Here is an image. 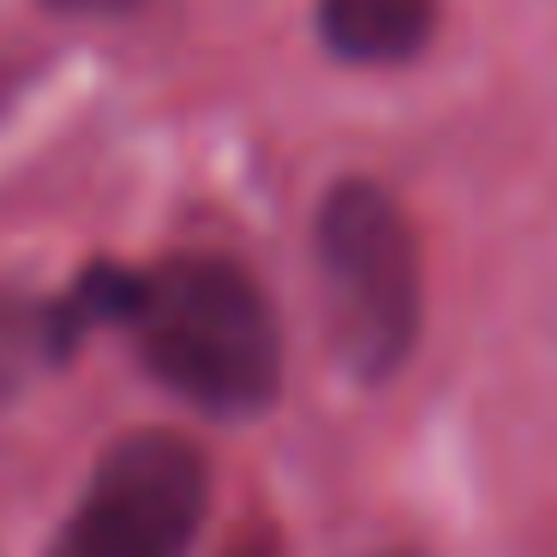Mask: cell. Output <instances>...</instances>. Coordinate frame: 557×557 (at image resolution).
I'll return each instance as SVG.
<instances>
[{
  "mask_svg": "<svg viewBox=\"0 0 557 557\" xmlns=\"http://www.w3.org/2000/svg\"><path fill=\"white\" fill-rule=\"evenodd\" d=\"M372 557H425V552H408V545H396V552H372Z\"/></svg>",
  "mask_w": 557,
  "mask_h": 557,
  "instance_id": "cell-8",
  "label": "cell"
},
{
  "mask_svg": "<svg viewBox=\"0 0 557 557\" xmlns=\"http://www.w3.org/2000/svg\"><path fill=\"white\" fill-rule=\"evenodd\" d=\"M324 330L342 372L389 384L420 348L425 270L413 222L377 181H336L312 216Z\"/></svg>",
  "mask_w": 557,
  "mask_h": 557,
  "instance_id": "cell-2",
  "label": "cell"
},
{
  "mask_svg": "<svg viewBox=\"0 0 557 557\" xmlns=\"http://www.w3.org/2000/svg\"><path fill=\"white\" fill-rule=\"evenodd\" d=\"M54 354H61V342H54L49 306L0 288V420L25 401V389L37 384V372Z\"/></svg>",
  "mask_w": 557,
  "mask_h": 557,
  "instance_id": "cell-5",
  "label": "cell"
},
{
  "mask_svg": "<svg viewBox=\"0 0 557 557\" xmlns=\"http://www.w3.org/2000/svg\"><path fill=\"white\" fill-rule=\"evenodd\" d=\"M162 389L216 420H252L282 396V324L270 294L228 258H169L133 282L121 318Z\"/></svg>",
  "mask_w": 557,
  "mask_h": 557,
  "instance_id": "cell-1",
  "label": "cell"
},
{
  "mask_svg": "<svg viewBox=\"0 0 557 557\" xmlns=\"http://www.w3.org/2000/svg\"><path fill=\"white\" fill-rule=\"evenodd\" d=\"M205 516V449L181 432H133L97 461L49 557H193Z\"/></svg>",
  "mask_w": 557,
  "mask_h": 557,
  "instance_id": "cell-3",
  "label": "cell"
},
{
  "mask_svg": "<svg viewBox=\"0 0 557 557\" xmlns=\"http://www.w3.org/2000/svg\"><path fill=\"white\" fill-rule=\"evenodd\" d=\"M49 13H61V18H126V13H138L145 0H42Z\"/></svg>",
  "mask_w": 557,
  "mask_h": 557,
  "instance_id": "cell-6",
  "label": "cell"
},
{
  "mask_svg": "<svg viewBox=\"0 0 557 557\" xmlns=\"http://www.w3.org/2000/svg\"><path fill=\"white\" fill-rule=\"evenodd\" d=\"M228 557H282V552H276V540H270V533H252V540H240Z\"/></svg>",
  "mask_w": 557,
  "mask_h": 557,
  "instance_id": "cell-7",
  "label": "cell"
},
{
  "mask_svg": "<svg viewBox=\"0 0 557 557\" xmlns=\"http://www.w3.org/2000/svg\"><path fill=\"white\" fill-rule=\"evenodd\" d=\"M312 25L348 66H408L437 30V0H318Z\"/></svg>",
  "mask_w": 557,
  "mask_h": 557,
  "instance_id": "cell-4",
  "label": "cell"
}]
</instances>
